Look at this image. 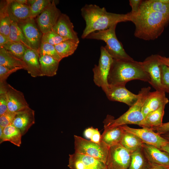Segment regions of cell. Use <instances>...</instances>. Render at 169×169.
<instances>
[{
	"label": "cell",
	"instance_id": "6da1fadb",
	"mask_svg": "<svg viewBox=\"0 0 169 169\" xmlns=\"http://www.w3.org/2000/svg\"><path fill=\"white\" fill-rule=\"evenodd\" d=\"M81 11L86 23L81 35L83 39L92 32L106 30L119 23L131 20L130 12L126 14L108 12L105 7L101 8L95 4H86Z\"/></svg>",
	"mask_w": 169,
	"mask_h": 169
},
{
	"label": "cell",
	"instance_id": "7a4b0ae2",
	"mask_svg": "<svg viewBox=\"0 0 169 169\" xmlns=\"http://www.w3.org/2000/svg\"><path fill=\"white\" fill-rule=\"evenodd\" d=\"M131 14V21L135 26V36L145 40L157 38L169 23V16L140 7L137 13Z\"/></svg>",
	"mask_w": 169,
	"mask_h": 169
},
{
	"label": "cell",
	"instance_id": "3957f363",
	"mask_svg": "<svg viewBox=\"0 0 169 169\" xmlns=\"http://www.w3.org/2000/svg\"><path fill=\"white\" fill-rule=\"evenodd\" d=\"M135 79L150 82L149 76L142 68L141 62L133 59H113L108 77L109 85L125 86L129 81Z\"/></svg>",
	"mask_w": 169,
	"mask_h": 169
},
{
	"label": "cell",
	"instance_id": "277c9868",
	"mask_svg": "<svg viewBox=\"0 0 169 169\" xmlns=\"http://www.w3.org/2000/svg\"><path fill=\"white\" fill-rule=\"evenodd\" d=\"M151 87H148L141 89L139 92V98L136 102L125 113L116 119L110 115H107L103 123L104 128H110L127 124H135L139 125L144 119L142 112L143 103Z\"/></svg>",
	"mask_w": 169,
	"mask_h": 169
},
{
	"label": "cell",
	"instance_id": "5b68a950",
	"mask_svg": "<svg viewBox=\"0 0 169 169\" xmlns=\"http://www.w3.org/2000/svg\"><path fill=\"white\" fill-rule=\"evenodd\" d=\"M117 24L105 30L92 32L85 38L101 40L105 42V49L113 59H133L125 50L122 44L118 39L115 34Z\"/></svg>",
	"mask_w": 169,
	"mask_h": 169
},
{
	"label": "cell",
	"instance_id": "8992f818",
	"mask_svg": "<svg viewBox=\"0 0 169 169\" xmlns=\"http://www.w3.org/2000/svg\"><path fill=\"white\" fill-rule=\"evenodd\" d=\"M74 152L88 155L105 163L109 147L101 141L96 143L74 135Z\"/></svg>",
	"mask_w": 169,
	"mask_h": 169
},
{
	"label": "cell",
	"instance_id": "52a82bcc",
	"mask_svg": "<svg viewBox=\"0 0 169 169\" xmlns=\"http://www.w3.org/2000/svg\"><path fill=\"white\" fill-rule=\"evenodd\" d=\"M100 55L98 65L93 69V80L95 84L101 87L105 94L107 93L109 84L108 77L113 59L109 54L104 46L100 49Z\"/></svg>",
	"mask_w": 169,
	"mask_h": 169
},
{
	"label": "cell",
	"instance_id": "ba28073f",
	"mask_svg": "<svg viewBox=\"0 0 169 169\" xmlns=\"http://www.w3.org/2000/svg\"><path fill=\"white\" fill-rule=\"evenodd\" d=\"M131 153L120 143L109 148L105 164L107 169H128Z\"/></svg>",
	"mask_w": 169,
	"mask_h": 169
},
{
	"label": "cell",
	"instance_id": "9c48e42d",
	"mask_svg": "<svg viewBox=\"0 0 169 169\" xmlns=\"http://www.w3.org/2000/svg\"><path fill=\"white\" fill-rule=\"evenodd\" d=\"M61 14L54 1L53 0L37 16V24L43 34L52 30Z\"/></svg>",
	"mask_w": 169,
	"mask_h": 169
},
{
	"label": "cell",
	"instance_id": "30bf717a",
	"mask_svg": "<svg viewBox=\"0 0 169 169\" xmlns=\"http://www.w3.org/2000/svg\"><path fill=\"white\" fill-rule=\"evenodd\" d=\"M160 56L158 54L151 55L141 62V64L149 76L150 84L156 90L163 91L161 82V65L162 64Z\"/></svg>",
	"mask_w": 169,
	"mask_h": 169
},
{
	"label": "cell",
	"instance_id": "8fae6325",
	"mask_svg": "<svg viewBox=\"0 0 169 169\" xmlns=\"http://www.w3.org/2000/svg\"><path fill=\"white\" fill-rule=\"evenodd\" d=\"M17 23L32 49L38 51L43 34L34 18H29Z\"/></svg>",
	"mask_w": 169,
	"mask_h": 169
},
{
	"label": "cell",
	"instance_id": "7c38bea8",
	"mask_svg": "<svg viewBox=\"0 0 169 169\" xmlns=\"http://www.w3.org/2000/svg\"><path fill=\"white\" fill-rule=\"evenodd\" d=\"M68 166L71 169H107L105 162L90 156L75 152L69 155Z\"/></svg>",
	"mask_w": 169,
	"mask_h": 169
},
{
	"label": "cell",
	"instance_id": "4fadbf2b",
	"mask_svg": "<svg viewBox=\"0 0 169 169\" xmlns=\"http://www.w3.org/2000/svg\"><path fill=\"white\" fill-rule=\"evenodd\" d=\"M121 126L125 131L138 136L143 143L153 145L160 150L169 142L151 128L143 127L141 129H136L131 128L127 125Z\"/></svg>",
	"mask_w": 169,
	"mask_h": 169
},
{
	"label": "cell",
	"instance_id": "5bb4252c",
	"mask_svg": "<svg viewBox=\"0 0 169 169\" xmlns=\"http://www.w3.org/2000/svg\"><path fill=\"white\" fill-rule=\"evenodd\" d=\"M106 95L109 100L124 103L130 107L136 102L140 96L139 93L134 94L128 90L125 86L120 85H109Z\"/></svg>",
	"mask_w": 169,
	"mask_h": 169
},
{
	"label": "cell",
	"instance_id": "9a60e30c",
	"mask_svg": "<svg viewBox=\"0 0 169 169\" xmlns=\"http://www.w3.org/2000/svg\"><path fill=\"white\" fill-rule=\"evenodd\" d=\"M6 94L8 110L17 113L29 107L23 93L8 84L7 85Z\"/></svg>",
	"mask_w": 169,
	"mask_h": 169
},
{
	"label": "cell",
	"instance_id": "2e32d148",
	"mask_svg": "<svg viewBox=\"0 0 169 169\" xmlns=\"http://www.w3.org/2000/svg\"><path fill=\"white\" fill-rule=\"evenodd\" d=\"M52 30L64 38L79 43L77 33L74 30L73 24L69 17L65 14H61Z\"/></svg>",
	"mask_w": 169,
	"mask_h": 169
},
{
	"label": "cell",
	"instance_id": "e0dca14e",
	"mask_svg": "<svg viewBox=\"0 0 169 169\" xmlns=\"http://www.w3.org/2000/svg\"><path fill=\"white\" fill-rule=\"evenodd\" d=\"M169 100L166 97L165 92L163 91L156 90L148 94L142 108V112L144 117L161 106L166 105Z\"/></svg>",
	"mask_w": 169,
	"mask_h": 169
},
{
	"label": "cell",
	"instance_id": "ac0fdd59",
	"mask_svg": "<svg viewBox=\"0 0 169 169\" xmlns=\"http://www.w3.org/2000/svg\"><path fill=\"white\" fill-rule=\"evenodd\" d=\"M142 147L150 163L169 166V153L153 145L146 143H143Z\"/></svg>",
	"mask_w": 169,
	"mask_h": 169
},
{
	"label": "cell",
	"instance_id": "d6986e66",
	"mask_svg": "<svg viewBox=\"0 0 169 169\" xmlns=\"http://www.w3.org/2000/svg\"><path fill=\"white\" fill-rule=\"evenodd\" d=\"M35 112L29 107L17 112L12 125L24 135L31 127L35 123Z\"/></svg>",
	"mask_w": 169,
	"mask_h": 169
},
{
	"label": "cell",
	"instance_id": "ffe728a7",
	"mask_svg": "<svg viewBox=\"0 0 169 169\" xmlns=\"http://www.w3.org/2000/svg\"><path fill=\"white\" fill-rule=\"evenodd\" d=\"M7 11L12 21L18 23L30 17V8L27 4H21L16 0H7Z\"/></svg>",
	"mask_w": 169,
	"mask_h": 169
},
{
	"label": "cell",
	"instance_id": "44dd1931",
	"mask_svg": "<svg viewBox=\"0 0 169 169\" xmlns=\"http://www.w3.org/2000/svg\"><path fill=\"white\" fill-rule=\"evenodd\" d=\"M39 59L38 51L32 49H27L23 57L22 60L27 66L25 70L33 77L42 76Z\"/></svg>",
	"mask_w": 169,
	"mask_h": 169
},
{
	"label": "cell",
	"instance_id": "7402d4cb",
	"mask_svg": "<svg viewBox=\"0 0 169 169\" xmlns=\"http://www.w3.org/2000/svg\"><path fill=\"white\" fill-rule=\"evenodd\" d=\"M125 131L121 125L104 128L101 135V141L109 147L119 144Z\"/></svg>",
	"mask_w": 169,
	"mask_h": 169
},
{
	"label": "cell",
	"instance_id": "603a6c76",
	"mask_svg": "<svg viewBox=\"0 0 169 169\" xmlns=\"http://www.w3.org/2000/svg\"><path fill=\"white\" fill-rule=\"evenodd\" d=\"M0 65L9 69L21 67L26 69L27 66L22 60L16 57L3 47H0Z\"/></svg>",
	"mask_w": 169,
	"mask_h": 169
},
{
	"label": "cell",
	"instance_id": "cb8c5ba5",
	"mask_svg": "<svg viewBox=\"0 0 169 169\" xmlns=\"http://www.w3.org/2000/svg\"><path fill=\"white\" fill-rule=\"evenodd\" d=\"M165 105H163L148 114L141 122L139 126L143 128H152L161 125L163 123L162 119Z\"/></svg>",
	"mask_w": 169,
	"mask_h": 169
},
{
	"label": "cell",
	"instance_id": "d4e9b609",
	"mask_svg": "<svg viewBox=\"0 0 169 169\" xmlns=\"http://www.w3.org/2000/svg\"><path fill=\"white\" fill-rule=\"evenodd\" d=\"M39 60L42 76L52 77L56 74L59 61L46 55L39 56Z\"/></svg>",
	"mask_w": 169,
	"mask_h": 169
},
{
	"label": "cell",
	"instance_id": "484cf974",
	"mask_svg": "<svg viewBox=\"0 0 169 169\" xmlns=\"http://www.w3.org/2000/svg\"><path fill=\"white\" fill-rule=\"evenodd\" d=\"M143 143L136 135L125 131L120 144L130 153L142 147Z\"/></svg>",
	"mask_w": 169,
	"mask_h": 169
},
{
	"label": "cell",
	"instance_id": "4316f807",
	"mask_svg": "<svg viewBox=\"0 0 169 169\" xmlns=\"http://www.w3.org/2000/svg\"><path fill=\"white\" fill-rule=\"evenodd\" d=\"M7 0L0 3V34L9 38L11 20L7 11Z\"/></svg>",
	"mask_w": 169,
	"mask_h": 169
},
{
	"label": "cell",
	"instance_id": "83f0119b",
	"mask_svg": "<svg viewBox=\"0 0 169 169\" xmlns=\"http://www.w3.org/2000/svg\"><path fill=\"white\" fill-rule=\"evenodd\" d=\"M3 136L0 139V143L9 141L17 146L19 147L21 144L22 135L20 131L12 124L3 128Z\"/></svg>",
	"mask_w": 169,
	"mask_h": 169
},
{
	"label": "cell",
	"instance_id": "f1b7e54d",
	"mask_svg": "<svg viewBox=\"0 0 169 169\" xmlns=\"http://www.w3.org/2000/svg\"><path fill=\"white\" fill-rule=\"evenodd\" d=\"M140 7L160 12L169 17V0L142 1Z\"/></svg>",
	"mask_w": 169,
	"mask_h": 169
},
{
	"label": "cell",
	"instance_id": "f546056e",
	"mask_svg": "<svg viewBox=\"0 0 169 169\" xmlns=\"http://www.w3.org/2000/svg\"><path fill=\"white\" fill-rule=\"evenodd\" d=\"M149 164L141 147L131 153V161L128 169H146Z\"/></svg>",
	"mask_w": 169,
	"mask_h": 169
},
{
	"label": "cell",
	"instance_id": "4dcf8cb0",
	"mask_svg": "<svg viewBox=\"0 0 169 169\" xmlns=\"http://www.w3.org/2000/svg\"><path fill=\"white\" fill-rule=\"evenodd\" d=\"M79 44L73 40L68 39L54 46L58 54L63 59L72 55L76 49Z\"/></svg>",
	"mask_w": 169,
	"mask_h": 169
},
{
	"label": "cell",
	"instance_id": "1f68e13d",
	"mask_svg": "<svg viewBox=\"0 0 169 169\" xmlns=\"http://www.w3.org/2000/svg\"><path fill=\"white\" fill-rule=\"evenodd\" d=\"M9 39V40L21 43L28 48L32 49L17 23L12 21Z\"/></svg>",
	"mask_w": 169,
	"mask_h": 169
},
{
	"label": "cell",
	"instance_id": "d6a6232c",
	"mask_svg": "<svg viewBox=\"0 0 169 169\" xmlns=\"http://www.w3.org/2000/svg\"><path fill=\"white\" fill-rule=\"evenodd\" d=\"M13 55L22 60L27 49L23 44L18 42L8 41L3 47Z\"/></svg>",
	"mask_w": 169,
	"mask_h": 169
},
{
	"label": "cell",
	"instance_id": "836d02e7",
	"mask_svg": "<svg viewBox=\"0 0 169 169\" xmlns=\"http://www.w3.org/2000/svg\"><path fill=\"white\" fill-rule=\"evenodd\" d=\"M50 0H28L30 8V17L34 18L38 15L52 2Z\"/></svg>",
	"mask_w": 169,
	"mask_h": 169
},
{
	"label": "cell",
	"instance_id": "e575fe53",
	"mask_svg": "<svg viewBox=\"0 0 169 169\" xmlns=\"http://www.w3.org/2000/svg\"><path fill=\"white\" fill-rule=\"evenodd\" d=\"M38 52L39 56H49L59 62L62 59L58 54L54 46L49 44H41Z\"/></svg>",
	"mask_w": 169,
	"mask_h": 169
},
{
	"label": "cell",
	"instance_id": "d590c367",
	"mask_svg": "<svg viewBox=\"0 0 169 169\" xmlns=\"http://www.w3.org/2000/svg\"><path fill=\"white\" fill-rule=\"evenodd\" d=\"M66 40L68 39L62 37L52 30L50 32L43 34L41 44L48 43L55 46Z\"/></svg>",
	"mask_w": 169,
	"mask_h": 169
},
{
	"label": "cell",
	"instance_id": "8d00e7d4",
	"mask_svg": "<svg viewBox=\"0 0 169 169\" xmlns=\"http://www.w3.org/2000/svg\"><path fill=\"white\" fill-rule=\"evenodd\" d=\"M161 82L163 90L169 93V67L162 64L161 65Z\"/></svg>",
	"mask_w": 169,
	"mask_h": 169
},
{
	"label": "cell",
	"instance_id": "74e56055",
	"mask_svg": "<svg viewBox=\"0 0 169 169\" xmlns=\"http://www.w3.org/2000/svg\"><path fill=\"white\" fill-rule=\"evenodd\" d=\"M84 136L90 140L94 142L99 143L101 142V135L97 128L93 127L86 129L84 132Z\"/></svg>",
	"mask_w": 169,
	"mask_h": 169
},
{
	"label": "cell",
	"instance_id": "f35d334b",
	"mask_svg": "<svg viewBox=\"0 0 169 169\" xmlns=\"http://www.w3.org/2000/svg\"><path fill=\"white\" fill-rule=\"evenodd\" d=\"M16 113L8 110L0 116V126L3 128L12 124Z\"/></svg>",
	"mask_w": 169,
	"mask_h": 169
},
{
	"label": "cell",
	"instance_id": "ab89813d",
	"mask_svg": "<svg viewBox=\"0 0 169 169\" xmlns=\"http://www.w3.org/2000/svg\"><path fill=\"white\" fill-rule=\"evenodd\" d=\"M22 69L23 68L21 67L9 69L0 65V83L6 82L7 79L10 75L17 70Z\"/></svg>",
	"mask_w": 169,
	"mask_h": 169
},
{
	"label": "cell",
	"instance_id": "60d3db41",
	"mask_svg": "<svg viewBox=\"0 0 169 169\" xmlns=\"http://www.w3.org/2000/svg\"><path fill=\"white\" fill-rule=\"evenodd\" d=\"M6 93H0V116L8 110Z\"/></svg>",
	"mask_w": 169,
	"mask_h": 169
},
{
	"label": "cell",
	"instance_id": "b9f144b4",
	"mask_svg": "<svg viewBox=\"0 0 169 169\" xmlns=\"http://www.w3.org/2000/svg\"><path fill=\"white\" fill-rule=\"evenodd\" d=\"M151 129L160 135L169 133V122L162 123L161 125L158 127Z\"/></svg>",
	"mask_w": 169,
	"mask_h": 169
},
{
	"label": "cell",
	"instance_id": "7bdbcfd3",
	"mask_svg": "<svg viewBox=\"0 0 169 169\" xmlns=\"http://www.w3.org/2000/svg\"><path fill=\"white\" fill-rule=\"evenodd\" d=\"M142 1L141 0H129V4L131 8V11L130 12L131 14L134 15L138 12Z\"/></svg>",
	"mask_w": 169,
	"mask_h": 169
},
{
	"label": "cell",
	"instance_id": "ee69618b",
	"mask_svg": "<svg viewBox=\"0 0 169 169\" xmlns=\"http://www.w3.org/2000/svg\"><path fill=\"white\" fill-rule=\"evenodd\" d=\"M169 167L150 163L146 169H168Z\"/></svg>",
	"mask_w": 169,
	"mask_h": 169
},
{
	"label": "cell",
	"instance_id": "f6af8a7d",
	"mask_svg": "<svg viewBox=\"0 0 169 169\" xmlns=\"http://www.w3.org/2000/svg\"><path fill=\"white\" fill-rule=\"evenodd\" d=\"M9 40V38L0 34V47H3Z\"/></svg>",
	"mask_w": 169,
	"mask_h": 169
},
{
	"label": "cell",
	"instance_id": "bcb514c9",
	"mask_svg": "<svg viewBox=\"0 0 169 169\" xmlns=\"http://www.w3.org/2000/svg\"><path fill=\"white\" fill-rule=\"evenodd\" d=\"M160 59L162 64L169 66V58L163 57L160 55Z\"/></svg>",
	"mask_w": 169,
	"mask_h": 169
},
{
	"label": "cell",
	"instance_id": "7dc6e473",
	"mask_svg": "<svg viewBox=\"0 0 169 169\" xmlns=\"http://www.w3.org/2000/svg\"><path fill=\"white\" fill-rule=\"evenodd\" d=\"M161 150L169 153V141L166 145L162 146Z\"/></svg>",
	"mask_w": 169,
	"mask_h": 169
},
{
	"label": "cell",
	"instance_id": "c3c4849f",
	"mask_svg": "<svg viewBox=\"0 0 169 169\" xmlns=\"http://www.w3.org/2000/svg\"><path fill=\"white\" fill-rule=\"evenodd\" d=\"M19 3L23 4L28 5V0H16Z\"/></svg>",
	"mask_w": 169,
	"mask_h": 169
},
{
	"label": "cell",
	"instance_id": "681fc988",
	"mask_svg": "<svg viewBox=\"0 0 169 169\" xmlns=\"http://www.w3.org/2000/svg\"><path fill=\"white\" fill-rule=\"evenodd\" d=\"M161 136L169 141V133Z\"/></svg>",
	"mask_w": 169,
	"mask_h": 169
},
{
	"label": "cell",
	"instance_id": "f907efd6",
	"mask_svg": "<svg viewBox=\"0 0 169 169\" xmlns=\"http://www.w3.org/2000/svg\"><path fill=\"white\" fill-rule=\"evenodd\" d=\"M168 169H169V168H168Z\"/></svg>",
	"mask_w": 169,
	"mask_h": 169
},
{
	"label": "cell",
	"instance_id": "816d5d0a",
	"mask_svg": "<svg viewBox=\"0 0 169 169\" xmlns=\"http://www.w3.org/2000/svg\"><path fill=\"white\" fill-rule=\"evenodd\" d=\"M168 66L169 67V66Z\"/></svg>",
	"mask_w": 169,
	"mask_h": 169
}]
</instances>
